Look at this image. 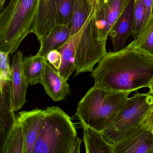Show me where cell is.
Returning a JSON list of instances; mask_svg holds the SVG:
<instances>
[{
  "label": "cell",
  "mask_w": 153,
  "mask_h": 153,
  "mask_svg": "<svg viewBox=\"0 0 153 153\" xmlns=\"http://www.w3.org/2000/svg\"><path fill=\"white\" fill-rule=\"evenodd\" d=\"M133 42L136 48L153 56V16L145 23L138 36Z\"/></svg>",
  "instance_id": "obj_21"
},
{
  "label": "cell",
  "mask_w": 153,
  "mask_h": 153,
  "mask_svg": "<svg viewBox=\"0 0 153 153\" xmlns=\"http://www.w3.org/2000/svg\"><path fill=\"white\" fill-rule=\"evenodd\" d=\"M149 88H150V91H149V92L152 93L153 94V78L152 79V80H151Z\"/></svg>",
  "instance_id": "obj_30"
},
{
  "label": "cell",
  "mask_w": 153,
  "mask_h": 153,
  "mask_svg": "<svg viewBox=\"0 0 153 153\" xmlns=\"http://www.w3.org/2000/svg\"><path fill=\"white\" fill-rule=\"evenodd\" d=\"M39 0H10L0 14V51L13 54L32 33Z\"/></svg>",
  "instance_id": "obj_4"
},
{
  "label": "cell",
  "mask_w": 153,
  "mask_h": 153,
  "mask_svg": "<svg viewBox=\"0 0 153 153\" xmlns=\"http://www.w3.org/2000/svg\"><path fill=\"white\" fill-rule=\"evenodd\" d=\"M44 111L33 153H79L82 140L70 116L59 106H49Z\"/></svg>",
  "instance_id": "obj_2"
},
{
  "label": "cell",
  "mask_w": 153,
  "mask_h": 153,
  "mask_svg": "<svg viewBox=\"0 0 153 153\" xmlns=\"http://www.w3.org/2000/svg\"><path fill=\"white\" fill-rule=\"evenodd\" d=\"M130 94L94 85L79 102L76 115L83 127L102 132L111 123Z\"/></svg>",
  "instance_id": "obj_3"
},
{
  "label": "cell",
  "mask_w": 153,
  "mask_h": 153,
  "mask_svg": "<svg viewBox=\"0 0 153 153\" xmlns=\"http://www.w3.org/2000/svg\"><path fill=\"white\" fill-rule=\"evenodd\" d=\"M0 151L3 149L16 120L13 108L12 80L0 81Z\"/></svg>",
  "instance_id": "obj_9"
},
{
  "label": "cell",
  "mask_w": 153,
  "mask_h": 153,
  "mask_svg": "<svg viewBox=\"0 0 153 153\" xmlns=\"http://www.w3.org/2000/svg\"><path fill=\"white\" fill-rule=\"evenodd\" d=\"M85 24L79 33L71 36L65 44L56 49L59 52L62 58L61 63L58 72L62 79L66 82L68 80L71 74L76 71V50Z\"/></svg>",
  "instance_id": "obj_15"
},
{
  "label": "cell",
  "mask_w": 153,
  "mask_h": 153,
  "mask_svg": "<svg viewBox=\"0 0 153 153\" xmlns=\"http://www.w3.org/2000/svg\"><path fill=\"white\" fill-rule=\"evenodd\" d=\"M134 0H127L124 8L111 28V36L114 52L119 51L125 47L134 29Z\"/></svg>",
  "instance_id": "obj_10"
},
{
  "label": "cell",
  "mask_w": 153,
  "mask_h": 153,
  "mask_svg": "<svg viewBox=\"0 0 153 153\" xmlns=\"http://www.w3.org/2000/svg\"><path fill=\"white\" fill-rule=\"evenodd\" d=\"M88 1L92 7L95 8L96 5L97 0H88Z\"/></svg>",
  "instance_id": "obj_28"
},
{
  "label": "cell",
  "mask_w": 153,
  "mask_h": 153,
  "mask_svg": "<svg viewBox=\"0 0 153 153\" xmlns=\"http://www.w3.org/2000/svg\"><path fill=\"white\" fill-rule=\"evenodd\" d=\"M106 41L99 37L96 24L94 9L85 24L78 43L75 57L76 76L92 72L96 63L106 54Z\"/></svg>",
  "instance_id": "obj_6"
},
{
  "label": "cell",
  "mask_w": 153,
  "mask_h": 153,
  "mask_svg": "<svg viewBox=\"0 0 153 153\" xmlns=\"http://www.w3.org/2000/svg\"><path fill=\"white\" fill-rule=\"evenodd\" d=\"M127 0H97L94 8L99 37L107 41L111 28L121 14Z\"/></svg>",
  "instance_id": "obj_8"
},
{
  "label": "cell",
  "mask_w": 153,
  "mask_h": 153,
  "mask_svg": "<svg viewBox=\"0 0 153 153\" xmlns=\"http://www.w3.org/2000/svg\"><path fill=\"white\" fill-rule=\"evenodd\" d=\"M91 76L94 86L111 91L131 93L149 88L153 78V56L136 48L132 41L121 51L106 53Z\"/></svg>",
  "instance_id": "obj_1"
},
{
  "label": "cell",
  "mask_w": 153,
  "mask_h": 153,
  "mask_svg": "<svg viewBox=\"0 0 153 153\" xmlns=\"http://www.w3.org/2000/svg\"><path fill=\"white\" fill-rule=\"evenodd\" d=\"M47 60L57 70H59L61 63V55L57 50L51 51L46 56Z\"/></svg>",
  "instance_id": "obj_25"
},
{
  "label": "cell",
  "mask_w": 153,
  "mask_h": 153,
  "mask_svg": "<svg viewBox=\"0 0 153 153\" xmlns=\"http://www.w3.org/2000/svg\"><path fill=\"white\" fill-rule=\"evenodd\" d=\"M153 106V94L137 93L128 97L111 123L101 133L106 141L114 144L137 127L145 123Z\"/></svg>",
  "instance_id": "obj_5"
},
{
  "label": "cell",
  "mask_w": 153,
  "mask_h": 153,
  "mask_svg": "<svg viewBox=\"0 0 153 153\" xmlns=\"http://www.w3.org/2000/svg\"><path fill=\"white\" fill-rule=\"evenodd\" d=\"M146 10L143 0H134L133 37H137L146 21Z\"/></svg>",
  "instance_id": "obj_23"
},
{
  "label": "cell",
  "mask_w": 153,
  "mask_h": 153,
  "mask_svg": "<svg viewBox=\"0 0 153 153\" xmlns=\"http://www.w3.org/2000/svg\"><path fill=\"white\" fill-rule=\"evenodd\" d=\"M40 83L47 95L54 102L64 100L69 94V85L62 79L58 71L47 60Z\"/></svg>",
  "instance_id": "obj_14"
},
{
  "label": "cell",
  "mask_w": 153,
  "mask_h": 153,
  "mask_svg": "<svg viewBox=\"0 0 153 153\" xmlns=\"http://www.w3.org/2000/svg\"><path fill=\"white\" fill-rule=\"evenodd\" d=\"M23 127L25 139L24 153H33L45 118L44 110L21 111L16 115Z\"/></svg>",
  "instance_id": "obj_11"
},
{
  "label": "cell",
  "mask_w": 153,
  "mask_h": 153,
  "mask_svg": "<svg viewBox=\"0 0 153 153\" xmlns=\"http://www.w3.org/2000/svg\"><path fill=\"white\" fill-rule=\"evenodd\" d=\"M23 53L18 51L12 58V94L13 108L15 111L20 110L26 102V94L29 84L23 68Z\"/></svg>",
  "instance_id": "obj_13"
},
{
  "label": "cell",
  "mask_w": 153,
  "mask_h": 153,
  "mask_svg": "<svg viewBox=\"0 0 153 153\" xmlns=\"http://www.w3.org/2000/svg\"><path fill=\"white\" fill-rule=\"evenodd\" d=\"M83 134L87 153H113V145L106 141L100 131L83 127Z\"/></svg>",
  "instance_id": "obj_17"
},
{
  "label": "cell",
  "mask_w": 153,
  "mask_h": 153,
  "mask_svg": "<svg viewBox=\"0 0 153 153\" xmlns=\"http://www.w3.org/2000/svg\"><path fill=\"white\" fill-rule=\"evenodd\" d=\"M76 0H58L57 7V24L68 25Z\"/></svg>",
  "instance_id": "obj_22"
},
{
  "label": "cell",
  "mask_w": 153,
  "mask_h": 153,
  "mask_svg": "<svg viewBox=\"0 0 153 153\" xmlns=\"http://www.w3.org/2000/svg\"><path fill=\"white\" fill-rule=\"evenodd\" d=\"M143 1L146 6V10L145 24L149 18L153 16V0H143Z\"/></svg>",
  "instance_id": "obj_26"
},
{
  "label": "cell",
  "mask_w": 153,
  "mask_h": 153,
  "mask_svg": "<svg viewBox=\"0 0 153 153\" xmlns=\"http://www.w3.org/2000/svg\"><path fill=\"white\" fill-rule=\"evenodd\" d=\"M9 54V53H7L0 51V81L5 80H12L13 74L12 68L10 64V59Z\"/></svg>",
  "instance_id": "obj_24"
},
{
  "label": "cell",
  "mask_w": 153,
  "mask_h": 153,
  "mask_svg": "<svg viewBox=\"0 0 153 153\" xmlns=\"http://www.w3.org/2000/svg\"><path fill=\"white\" fill-rule=\"evenodd\" d=\"M46 62V57L38 53L34 56L23 57V70L29 85L41 83Z\"/></svg>",
  "instance_id": "obj_18"
},
{
  "label": "cell",
  "mask_w": 153,
  "mask_h": 153,
  "mask_svg": "<svg viewBox=\"0 0 153 153\" xmlns=\"http://www.w3.org/2000/svg\"><path fill=\"white\" fill-rule=\"evenodd\" d=\"M71 36L68 25L57 24L51 33L40 42L41 47L37 53L46 57L50 51L63 45Z\"/></svg>",
  "instance_id": "obj_16"
},
{
  "label": "cell",
  "mask_w": 153,
  "mask_h": 153,
  "mask_svg": "<svg viewBox=\"0 0 153 153\" xmlns=\"http://www.w3.org/2000/svg\"><path fill=\"white\" fill-rule=\"evenodd\" d=\"M6 0H0V10H2Z\"/></svg>",
  "instance_id": "obj_29"
},
{
  "label": "cell",
  "mask_w": 153,
  "mask_h": 153,
  "mask_svg": "<svg viewBox=\"0 0 153 153\" xmlns=\"http://www.w3.org/2000/svg\"><path fill=\"white\" fill-rule=\"evenodd\" d=\"M145 123L148 127H150L153 129V106L147 116L146 119L145 121Z\"/></svg>",
  "instance_id": "obj_27"
},
{
  "label": "cell",
  "mask_w": 153,
  "mask_h": 153,
  "mask_svg": "<svg viewBox=\"0 0 153 153\" xmlns=\"http://www.w3.org/2000/svg\"><path fill=\"white\" fill-rule=\"evenodd\" d=\"M94 9L88 0H76L69 25L71 36L77 33L82 29Z\"/></svg>",
  "instance_id": "obj_19"
},
{
  "label": "cell",
  "mask_w": 153,
  "mask_h": 153,
  "mask_svg": "<svg viewBox=\"0 0 153 153\" xmlns=\"http://www.w3.org/2000/svg\"><path fill=\"white\" fill-rule=\"evenodd\" d=\"M58 0H39V7L32 33L39 42L46 37L57 25Z\"/></svg>",
  "instance_id": "obj_12"
},
{
  "label": "cell",
  "mask_w": 153,
  "mask_h": 153,
  "mask_svg": "<svg viewBox=\"0 0 153 153\" xmlns=\"http://www.w3.org/2000/svg\"><path fill=\"white\" fill-rule=\"evenodd\" d=\"M113 145V153H153V129L144 123Z\"/></svg>",
  "instance_id": "obj_7"
},
{
  "label": "cell",
  "mask_w": 153,
  "mask_h": 153,
  "mask_svg": "<svg viewBox=\"0 0 153 153\" xmlns=\"http://www.w3.org/2000/svg\"><path fill=\"white\" fill-rule=\"evenodd\" d=\"M25 139L22 124L16 120L1 153H24Z\"/></svg>",
  "instance_id": "obj_20"
}]
</instances>
